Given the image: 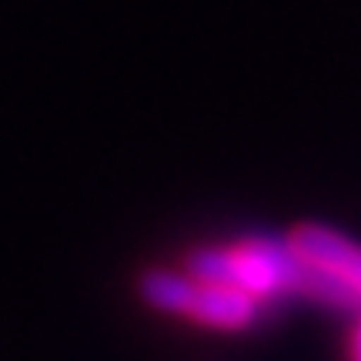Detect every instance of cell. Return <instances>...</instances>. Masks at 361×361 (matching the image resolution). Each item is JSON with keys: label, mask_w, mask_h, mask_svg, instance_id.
I'll use <instances>...</instances> for the list:
<instances>
[{"label": "cell", "mask_w": 361, "mask_h": 361, "mask_svg": "<svg viewBox=\"0 0 361 361\" xmlns=\"http://www.w3.org/2000/svg\"><path fill=\"white\" fill-rule=\"evenodd\" d=\"M188 271L211 281L241 288L258 301H274L281 295H301L338 311L361 308V298L348 284L311 268L291 245V238H245L238 245H207L188 255Z\"/></svg>", "instance_id": "1"}, {"label": "cell", "mask_w": 361, "mask_h": 361, "mask_svg": "<svg viewBox=\"0 0 361 361\" xmlns=\"http://www.w3.org/2000/svg\"><path fill=\"white\" fill-rule=\"evenodd\" d=\"M351 361H361V324L355 328V335H351Z\"/></svg>", "instance_id": "4"}, {"label": "cell", "mask_w": 361, "mask_h": 361, "mask_svg": "<svg viewBox=\"0 0 361 361\" xmlns=\"http://www.w3.org/2000/svg\"><path fill=\"white\" fill-rule=\"evenodd\" d=\"M291 245L311 268L348 284L361 298V245L355 238H348L338 228H328V224H301L291 231Z\"/></svg>", "instance_id": "3"}, {"label": "cell", "mask_w": 361, "mask_h": 361, "mask_svg": "<svg viewBox=\"0 0 361 361\" xmlns=\"http://www.w3.org/2000/svg\"><path fill=\"white\" fill-rule=\"evenodd\" d=\"M141 301L147 308L174 318H188L214 331H247L261 322L264 301L247 295L241 288L201 278L194 271H147L137 284Z\"/></svg>", "instance_id": "2"}]
</instances>
